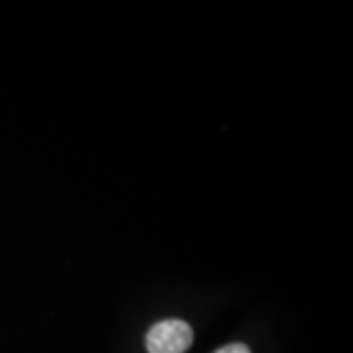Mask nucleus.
Here are the masks:
<instances>
[{"label":"nucleus","mask_w":353,"mask_h":353,"mask_svg":"<svg viewBox=\"0 0 353 353\" xmlns=\"http://www.w3.org/2000/svg\"><path fill=\"white\" fill-rule=\"evenodd\" d=\"M214 353H252L250 352V347L248 345H243V343H230V345H224L222 350H218Z\"/></svg>","instance_id":"f03ea898"},{"label":"nucleus","mask_w":353,"mask_h":353,"mask_svg":"<svg viewBox=\"0 0 353 353\" xmlns=\"http://www.w3.org/2000/svg\"><path fill=\"white\" fill-rule=\"evenodd\" d=\"M192 345V328L183 320H161L148 332L145 347L150 353H185Z\"/></svg>","instance_id":"f257e3e1"}]
</instances>
